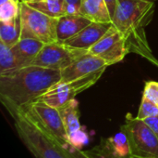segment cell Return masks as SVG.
Returning <instances> with one entry per match:
<instances>
[{
    "label": "cell",
    "instance_id": "cell-17",
    "mask_svg": "<svg viewBox=\"0 0 158 158\" xmlns=\"http://www.w3.org/2000/svg\"><path fill=\"white\" fill-rule=\"evenodd\" d=\"M28 5L53 18L59 19L68 14V6L65 0H34Z\"/></svg>",
    "mask_w": 158,
    "mask_h": 158
},
{
    "label": "cell",
    "instance_id": "cell-13",
    "mask_svg": "<svg viewBox=\"0 0 158 158\" xmlns=\"http://www.w3.org/2000/svg\"><path fill=\"white\" fill-rule=\"evenodd\" d=\"M92 22L81 14H67L58 19L56 25L57 42H63L81 32Z\"/></svg>",
    "mask_w": 158,
    "mask_h": 158
},
{
    "label": "cell",
    "instance_id": "cell-24",
    "mask_svg": "<svg viewBox=\"0 0 158 158\" xmlns=\"http://www.w3.org/2000/svg\"><path fill=\"white\" fill-rule=\"evenodd\" d=\"M144 121L152 129V130L155 132V134L156 135V137L158 138V115L153 116V117H149V118L145 119Z\"/></svg>",
    "mask_w": 158,
    "mask_h": 158
},
{
    "label": "cell",
    "instance_id": "cell-18",
    "mask_svg": "<svg viewBox=\"0 0 158 158\" xmlns=\"http://www.w3.org/2000/svg\"><path fill=\"white\" fill-rule=\"evenodd\" d=\"M82 153L88 158H134L131 155L125 156L118 153L110 138L101 139L97 145Z\"/></svg>",
    "mask_w": 158,
    "mask_h": 158
},
{
    "label": "cell",
    "instance_id": "cell-11",
    "mask_svg": "<svg viewBox=\"0 0 158 158\" xmlns=\"http://www.w3.org/2000/svg\"><path fill=\"white\" fill-rule=\"evenodd\" d=\"M108 66L110 65L105 60L87 52L61 70V79L59 82L76 80L96 73L102 69H106Z\"/></svg>",
    "mask_w": 158,
    "mask_h": 158
},
{
    "label": "cell",
    "instance_id": "cell-3",
    "mask_svg": "<svg viewBox=\"0 0 158 158\" xmlns=\"http://www.w3.org/2000/svg\"><path fill=\"white\" fill-rule=\"evenodd\" d=\"M12 118L19 139L34 157L69 158V148L63 147L27 112L19 110Z\"/></svg>",
    "mask_w": 158,
    "mask_h": 158
},
{
    "label": "cell",
    "instance_id": "cell-8",
    "mask_svg": "<svg viewBox=\"0 0 158 158\" xmlns=\"http://www.w3.org/2000/svg\"><path fill=\"white\" fill-rule=\"evenodd\" d=\"M87 52L88 50L72 47L61 42L49 43L44 46L30 65L61 71Z\"/></svg>",
    "mask_w": 158,
    "mask_h": 158
},
{
    "label": "cell",
    "instance_id": "cell-19",
    "mask_svg": "<svg viewBox=\"0 0 158 158\" xmlns=\"http://www.w3.org/2000/svg\"><path fill=\"white\" fill-rule=\"evenodd\" d=\"M25 67V64L12 51L11 47L0 42V74Z\"/></svg>",
    "mask_w": 158,
    "mask_h": 158
},
{
    "label": "cell",
    "instance_id": "cell-7",
    "mask_svg": "<svg viewBox=\"0 0 158 158\" xmlns=\"http://www.w3.org/2000/svg\"><path fill=\"white\" fill-rule=\"evenodd\" d=\"M21 110L27 112L63 147L71 148L58 109L52 107L44 102L39 100Z\"/></svg>",
    "mask_w": 158,
    "mask_h": 158
},
{
    "label": "cell",
    "instance_id": "cell-26",
    "mask_svg": "<svg viewBox=\"0 0 158 158\" xmlns=\"http://www.w3.org/2000/svg\"><path fill=\"white\" fill-rule=\"evenodd\" d=\"M106 2L108 7L110 15H111V17H113L115 9H116V6H117V0H106Z\"/></svg>",
    "mask_w": 158,
    "mask_h": 158
},
{
    "label": "cell",
    "instance_id": "cell-4",
    "mask_svg": "<svg viewBox=\"0 0 158 158\" xmlns=\"http://www.w3.org/2000/svg\"><path fill=\"white\" fill-rule=\"evenodd\" d=\"M120 131L126 136L134 158H158V138L144 120L128 114Z\"/></svg>",
    "mask_w": 158,
    "mask_h": 158
},
{
    "label": "cell",
    "instance_id": "cell-12",
    "mask_svg": "<svg viewBox=\"0 0 158 158\" xmlns=\"http://www.w3.org/2000/svg\"><path fill=\"white\" fill-rule=\"evenodd\" d=\"M113 23L92 21L74 36L61 42L72 47L88 50L92 46L98 42L102 36L110 29Z\"/></svg>",
    "mask_w": 158,
    "mask_h": 158
},
{
    "label": "cell",
    "instance_id": "cell-28",
    "mask_svg": "<svg viewBox=\"0 0 158 158\" xmlns=\"http://www.w3.org/2000/svg\"><path fill=\"white\" fill-rule=\"evenodd\" d=\"M15 1H19V0H15Z\"/></svg>",
    "mask_w": 158,
    "mask_h": 158
},
{
    "label": "cell",
    "instance_id": "cell-1",
    "mask_svg": "<svg viewBox=\"0 0 158 158\" xmlns=\"http://www.w3.org/2000/svg\"><path fill=\"white\" fill-rule=\"evenodd\" d=\"M61 79V71L40 66H25L0 74V101L12 116L39 101Z\"/></svg>",
    "mask_w": 158,
    "mask_h": 158
},
{
    "label": "cell",
    "instance_id": "cell-15",
    "mask_svg": "<svg viewBox=\"0 0 158 158\" xmlns=\"http://www.w3.org/2000/svg\"><path fill=\"white\" fill-rule=\"evenodd\" d=\"M45 44L31 37L20 38L19 42L11 47L17 57L23 61L25 66H29L33 59L38 55Z\"/></svg>",
    "mask_w": 158,
    "mask_h": 158
},
{
    "label": "cell",
    "instance_id": "cell-9",
    "mask_svg": "<svg viewBox=\"0 0 158 158\" xmlns=\"http://www.w3.org/2000/svg\"><path fill=\"white\" fill-rule=\"evenodd\" d=\"M88 52L105 60L109 65L120 62L130 53L125 35L114 25L88 49Z\"/></svg>",
    "mask_w": 158,
    "mask_h": 158
},
{
    "label": "cell",
    "instance_id": "cell-14",
    "mask_svg": "<svg viewBox=\"0 0 158 158\" xmlns=\"http://www.w3.org/2000/svg\"><path fill=\"white\" fill-rule=\"evenodd\" d=\"M80 14L92 21L112 22V17L106 0H81Z\"/></svg>",
    "mask_w": 158,
    "mask_h": 158
},
{
    "label": "cell",
    "instance_id": "cell-5",
    "mask_svg": "<svg viewBox=\"0 0 158 158\" xmlns=\"http://www.w3.org/2000/svg\"><path fill=\"white\" fill-rule=\"evenodd\" d=\"M19 7L21 25L20 38L31 37L44 44L57 42V18H53L38 11L26 3L19 2Z\"/></svg>",
    "mask_w": 158,
    "mask_h": 158
},
{
    "label": "cell",
    "instance_id": "cell-25",
    "mask_svg": "<svg viewBox=\"0 0 158 158\" xmlns=\"http://www.w3.org/2000/svg\"><path fill=\"white\" fill-rule=\"evenodd\" d=\"M69 158H88L82 153L81 150L74 149V148L69 149Z\"/></svg>",
    "mask_w": 158,
    "mask_h": 158
},
{
    "label": "cell",
    "instance_id": "cell-23",
    "mask_svg": "<svg viewBox=\"0 0 158 158\" xmlns=\"http://www.w3.org/2000/svg\"><path fill=\"white\" fill-rule=\"evenodd\" d=\"M68 6V14H80L81 0H65Z\"/></svg>",
    "mask_w": 158,
    "mask_h": 158
},
{
    "label": "cell",
    "instance_id": "cell-20",
    "mask_svg": "<svg viewBox=\"0 0 158 158\" xmlns=\"http://www.w3.org/2000/svg\"><path fill=\"white\" fill-rule=\"evenodd\" d=\"M20 13L19 2L15 0H7L0 4V21L10 20L18 17Z\"/></svg>",
    "mask_w": 158,
    "mask_h": 158
},
{
    "label": "cell",
    "instance_id": "cell-16",
    "mask_svg": "<svg viewBox=\"0 0 158 158\" xmlns=\"http://www.w3.org/2000/svg\"><path fill=\"white\" fill-rule=\"evenodd\" d=\"M21 25H20V13L18 17L6 20L0 21V42L6 46L12 47L20 39Z\"/></svg>",
    "mask_w": 158,
    "mask_h": 158
},
{
    "label": "cell",
    "instance_id": "cell-10",
    "mask_svg": "<svg viewBox=\"0 0 158 158\" xmlns=\"http://www.w3.org/2000/svg\"><path fill=\"white\" fill-rule=\"evenodd\" d=\"M71 148L81 150L88 137L81 129L80 123L79 103L74 99L58 108Z\"/></svg>",
    "mask_w": 158,
    "mask_h": 158
},
{
    "label": "cell",
    "instance_id": "cell-27",
    "mask_svg": "<svg viewBox=\"0 0 158 158\" xmlns=\"http://www.w3.org/2000/svg\"><path fill=\"white\" fill-rule=\"evenodd\" d=\"M32 1H34V0H19V2L26 3V4H28V3H30V2H32Z\"/></svg>",
    "mask_w": 158,
    "mask_h": 158
},
{
    "label": "cell",
    "instance_id": "cell-22",
    "mask_svg": "<svg viewBox=\"0 0 158 158\" xmlns=\"http://www.w3.org/2000/svg\"><path fill=\"white\" fill-rule=\"evenodd\" d=\"M143 95L148 98L150 101H152L158 107V82L156 81L145 82Z\"/></svg>",
    "mask_w": 158,
    "mask_h": 158
},
{
    "label": "cell",
    "instance_id": "cell-2",
    "mask_svg": "<svg viewBox=\"0 0 158 158\" xmlns=\"http://www.w3.org/2000/svg\"><path fill=\"white\" fill-rule=\"evenodd\" d=\"M155 3L152 0H117L112 23L126 37L129 52L141 55L158 68L145 34V27L153 20Z\"/></svg>",
    "mask_w": 158,
    "mask_h": 158
},
{
    "label": "cell",
    "instance_id": "cell-6",
    "mask_svg": "<svg viewBox=\"0 0 158 158\" xmlns=\"http://www.w3.org/2000/svg\"><path fill=\"white\" fill-rule=\"evenodd\" d=\"M105 71L106 69H102L96 73L76 80L58 82L54 85L46 93H44L40 101H43L48 105L58 109L69 101L74 100L78 94L94 86L101 78Z\"/></svg>",
    "mask_w": 158,
    "mask_h": 158
},
{
    "label": "cell",
    "instance_id": "cell-21",
    "mask_svg": "<svg viewBox=\"0 0 158 158\" xmlns=\"http://www.w3.org/2000/svg\"><path fill=\"white\" fill-rule=\"evenodd\" d=\"M156 115H158V107L152 101L143 95L136 117L142 120H145L149 117H153Z\"/></svg>",
    "mask_w": 158,
    "mask_h": 158
}]
</instances>
